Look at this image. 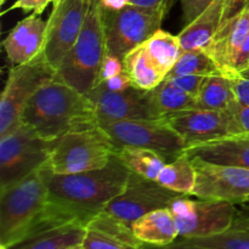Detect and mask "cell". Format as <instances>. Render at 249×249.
<instances>
[{
	"label": "cell",
	"instance_id": "obj_1",
	"mask_svg": "<svg viewBox=\"0 0 249 249\" xmlns=\"http://www.w3.org/2000/svg\"><path fill=\"white\" fill-rule=\"evenodd\" d=\"M49 201L33 233L66 225L88 224L124 191L130 170L116 155L101 169L77 174H56L44 167Z\"/></svg>",
	"mask_w": 249,
	"mask_h": 249
},
{
	"label": "cell",
	"instance_id": "obj_2",
	"mask_svg": "<svg viewBox=\"0 0 249 249\" xmlns=\"http://www.w3.org/2000/svg\"><path fill=\"white\" fill-rule=\"evenodd\" d=\"M21 123L41 139L56 141L66 134L97 126L99 118L88 95L53 77L29 100Z\"/></svg>",
	"mask_w": 249,
	"mask_h": 249
},
{
	"label": "cell",
	"instance_id": "obj_3",
	"mask_svg": "<svg viewBox=\"0 0 249 249\" xmlns=\"http://www.w3.org/2000/svg\"><path fill=\"white\" fill-rule=\"evenodd\" d=\"M48 201L44 168L0 190V246L11 248L28 238Z\"/></svg>",
	"mask_w": 249,
	"mask_h": 249
},
{
	"label": "cell",
	"instance_id": "obj_4",
	"mask_svg": "<svg viewBox=\"0 0 249 249\" xmlns=\"http://www.w3.org/2000/svg\"><path fill=\"white\" fill-rule=\"evenodd\" d=\"M107 51L102 6L99 0H92L82 33L56 70L55 77L89 95L99 84L100 68Z\"/></svg>",
	"mask_w": 249,
	"mask_h": 249
},
{
	"label": "cell",
	"instance_id": "obj_5",
	"mask_svg": "<svg viewBox=\"0 0 249 249\" xmlns=\"http://www.w3.org/2000/svg\"><path fill=\"white\" fill-rule=\"evenodd\" d=\"M118 148L100 125L66 134L55 141L46 167L56 174H77L106 167Z\"/></svg>",
	"mask_w": 249,
	"mask_h": 249
},
{
	"label": "cell",
	"instance_id": "obj_6",
	"mask_svg": "<svg viewBox=\"0 0 249 249\" xmlns=\"http://www.w3.org/2000/svg\"><path fill=\"white\" fill-rule=\"evenodd\" d=\"M55 141L41 139L23 124L0 138V190L45 167Z\"/></svg>",
	"mask_w": 249,
	"mask_h": 249
},
{
	"label": "cell",
	"instance_id": "obj_7",
	"mask_svg": "<svg viewBox=\"0 0 249 249\" xmlns=\"http://www.w3.org/2000/svg\"><path fill=\"white\" fill-rule=\"evenodd\" d=\"M55 74L56 71L46 61L43 53L34 60L14 66L9 71L0 96V138L21 124L22 113L29 100Z\"/></svg>",
	"mask_w": 249,
	"mask_h": 249
},
{
	"label": "cell",
	"instance_id": "obj_8",
	"mask_svg": "<svg viewBox=\"0 0 249 249\" xmlns=\"http://www.w3.org/2000/svg\"><path fill=\"white\" fill-rule=\"evenodd\" d=\"M102 14L107 50L123 60L160 29L167 12L130 4L118 11L102 9Z\"/></svg>",
	"mask_w": 249,
	"mask_h": 249
},
{
	"label": "cell",
	"instance_id": "obj_9",
	"mask_svg": "<svg viewBox=\"0 0 249 249\" xmlns=\"http://www.w3.org/2000/svg\"><path fill=\"white\" fill-rule=\"evenodd\" d=\"M99 125L108 134L117 148L124 146L147 148L165 160H175L187 148L181 136L164 119L101 122Z\"/></svg>",
	"mask_w": 249,
	"mask_h": 249
},
{
	"label": "cell",
	"instance_id": "obj_10",
	"mask_svg": "<svg viewBox=\"0 0 249 249\" xmlns=\"http://www.w3.org/2000/svg\"><path fill=\"white\" fill-rule=\"evenodd\" d=\"M92 0H56L46 21L43 55L57 70L82 33Z\"/></svg>",
	"mask_w": 249,
	"mask_h": 249
},
{
	"label": "cell",
	"instance_id": "obj_11",
	"mask_svg": "<svg viewBox=\"0 0 249 249\" xmlns=\"http://www.w3.org/2000/svg\"><path fill=\"white\" fill-rule=\"evenodd\" d=\"M181 196L185 195L130 172L124 191L109 202L105 212L133 228V224L141 216L156 209L169 208Z\"/></svg>",
	"mask_w": 249,
	"mask_h": 249
},
{
	"label": "cell",
	"instance_id": "obj_12",
	"mask_svg": "<svg viewBox=\"0 0 249 249\" xmlns=\"http://www.w3.org/2000/svg\"><path fill=\"white\" fill-rule=\"evenodd\" d=\"M197 181L194 196L241 204L249 198V169L194 160Z\"/></svg>",
	"mask_w": 249,
	"mask_h": 249
},
{
	"label": "cell",
	"instance_id": "obj_13",
	"mask_svg": "<svg viewBox=\"0 0 249 249\" xmlns=\"http://www.w3.org/2000/svg\"><path fill=\"white\" fill-rule=\"evenodd\" d=\"M89 99L96 109L99 123L112 121H138V119H163L156 109L150 91L131 87L124 91H109L97 84L91 90Z\"/></svg>",
	"mask_w": 249,
	"mask_h": 249
},
{
	"label": "cell",
	"instance_id": "obj_14",
	"mask_svg": "<svg viewBox=\"0 0 249 249\" xmlns=\"http://www.w3.org/2000/svg\"><path fill=\"white\" fill-rule=\"evenodd\" d=\"M187 147L238 135L228 111L194 108L165 117Z\"/></svg>",
	"mask_w": 249,
	"mask_h": 249
},
{
	"label": "cell",
	"instance_id": "obj_15",
	"mask_svg": "<svg viewBox=\"0 0 249 249\" xmlns=\"http://www.w3.org/2000/svg\"><path fill=\"white\" fill-rule=\"evenodd\" d=\"M237 214V204L196 197L189 215L175 219L179 238L196 240L225 232L232 226Z\"/></svg>",
	"mask_w": 249,
	"mask_h": 249
},
{
	"label": "cell",
	"instance_id": "obj_16",
	"mask_svg": "<svg viewBox=\"0 0 249 249\" xmlns=\"http://www.w3.org/2000/svg\"><path fill=\"white\" fill-rule=\"evenodd\" d=\"M46 21L40 15L31 14L19 21L2 41L7 58L14 66L27 63L43 53Z\"/></svg>",
	"mask_w": 249,
	"mask_h": 249
},
{
	"label": "cell",
	"instance_id": "obj_17",
	"mask_svg": "<svg viewBox=\"0 0 249 249\" xmlns=\"http://www.w3.org/2000/svg\"><path fill=\"white\" fill-rule=\"evenodd\" d=\"M249 34V17L242 11L233 18L221 24L216 36L206 49L225 77L232 78V67L241 45Z\"/></svg>",
	"mask_w": 249,
	"mask_h": 249
},
{
	"label": "cell",
	"instance_id": "obj_18",
	"mask_svg": "<svg viewBox=\"0 0 249 249\" xmlns=\"http://www.w3.org/2000/svg\"><path fill=\"white\" fill-rule=\"evenodd\" d=\"M185 152L190 158L212 164L249 169V135H232L190 146Z\"/></svg>",
	"mask_w": 249,
	"mask_h": 249
},
{
	"label": "cell",
	"instance_id": "obj_19",
	"mask_svg": "<svg viewBox=\"0 0 249 249\" xmlns=\"http://www.w3.org/2000/svg\"><path fill=\"white\" fill-rule=\"evenodd\" d=\"M224 1L225 0H213L194 21L185 24L178 34L182 51H204L208 48L223 23Z\"/></svg>",
	"mask_w": 249,
	"mask_h": 249
},
{
	"label": "cell",
	"instance_id": "obj_20",
	"mask_svg": "<svg viewBox=\"0 0 249 249\" xmlns=\"http://www.w3.org/2000/svg\"><path fill=\"white\" fill-rule=\"evenodd\" d=\"M133 232L142 245L165 246L179 238L177 221L169 208H160L141 216L133 224Z\"/></svg>",
	"mask_w": 249,
	"mask_h": 249
},
{
	"label": "cell",
	"instance_id": "obj_21",
	"mask_svg": "<svg viewBox=\"0 0 249 249\" xmlns=\"http://www.w3.org/2000/svg\"><path fill=\"white\" fill-rule=\"evenodd\" d=\"M123 67L133 87L145 91L153 90L167 77L148 56L143 45L138 46L124 56Z\"/></svg>",
	"mask_w": 249,
	"mask_h": 249
},
{
	"label": "cell",
	"instance_id": "obj_22",
	"mask_svg": "<svg viewBox=\"0 0 249 249\" xmlns=\"http://www.w3.org/2000/svg\"><path fill=\"white\" fill-rule=\"evenodd\" d=\"M87 229L66 225L43 231L9 249H70L83 243Z\"/></svg>",
	"mask_w": 249,
	"mask_h": 249
},
{
	"label": "cell",
	"instance_id": "obj_23",
	"mask_svg": "<svg viewBox=\"0 0 249 249\" xmlns=\"http://www.w3.org/2000/svg\"><path fill=\"white\" fill-rule=\"evenodd\" d=\"M156 181L178 194L194 196L197 181L194 160L186 152L181 153L175 160L165 163Z\"/></svg>",
	"mask_w": 249,
	"mask_h": 249
},
{
	"label": "cell",
	"instance_id": "obj_24",
	"mask_svg": "<svg viewBox=\"0 0 249 249\" xmlns=\"http://www.w3.org/2000/svg\"><path fill=\"white\" fill-rule=\"evenodd\" d=\"M150 95L156 109L163 119L179 112L198 108L196 97L185 92L168 79H164L158 87L151 90Z\"/></svg>",
	"mask_w": 249,
	"mask_h": 249
},
{
	"label": "cell",
	"instance_id": "obj_25",
	"mask_svg": "<svg viewBox=\"0 0 249 249\" xmlns=\"http://www.w3.org/2000/svg\"><path fill=\"white\" fill-rule=\"evenodd\" d=\"M142 45L148 56L165 75L172 71L182 53L179 36H173L162 28L158 29Z\"/></svg>",
	"mask_w": 249,
	"mask_h": 249
},
{
	"label": "cell",
	"instance_id": "obj_26",
	"mask_svg": "<svg viewBox=\"0 0 249 249\" xmlns=\"http://www.w3.org/2000/svg\"><path fill=\"white\" fill-rule=\"evenodd\" d=\"M237 100L231 78L225 75H208L197 96L198 108L226 111Z\"/></svg>",
	"mask_w": 249,
	"mask_h": 249
},
{
	"label": "cell",
	"instance_id": "obj_27",
	"mask_svg": "<svg viewBox=\"0 0 249 249\" xmlns=\"http://www.w3.org/2000/svg\"><path fill=\"white\" fill-rule=\"evenodd\" d=\"M117 156L131 173L151 180H157L158 174L167 163V160L155 151L133 146L118 148Z\"/></svg>",
	"mask_w": 249,
	"mask_h": 249
},
{
	"label": "cell",
	"instance_id": "obj_28",
	"mask_svg": "<svg viewBox=\"0 0 249 249\" xmlns=\"http://www.w3.org/2000/svg\"><path fill=\"white\" fill-rule=\"evenodd\" d=\"M192 241L220 249H249V215L238 213L232 226L228 231Z\"/></svg>",
	"mask_w": 249,
	"mask_h": 249
},
{
	"label": "cell",
	"instance_id": "obj_29",
	"mask_svg": "<svg viewBox=\"0 0 249 249\" xmlns=\"http://www.w3.org/2000/svg\"><path fill=\"white\" fill-rule=\"evenodd\" d=\"M224 75L215 61L203 50L182 51L181 56L167 75Z\"/></svg>",
	"mask_w": 249,
	"mask_h": 249
},
{
	"label": "cell",
	"instance_id": "obj_30",
	"mask_svg": "<svg viewBox=\"0 0 249 249\" xmlns=\"http://www.w3.org/2000/svg\"><path fill=\"white\" fill-rule=\"evenodd\" d=\"M87 229H92V230L100 231V232L105 233V235L109 236V237L114 238V240L119 241V242L124 243V245L129 246V247L134 249H141V247L143 246L135 237L131 226L126 225L125 223L118 220V219L112 216L111 214H108L105 211L97 214L88 224Z\"/></svg>",
	"mask_w": 249,
	"mask_h": 249
},
{
	"label": "cell",
	"instance_id": "obj_31",
	"mask_svg": "<svg viewBox=\"0 0 249 249\" xmlns=\"http://www.w3.org/2000/svg\"><path fill=\"white\" fill-rule=\"evenodd\" d=\"M82 247L83 249H134L92 229H87Z\"/></svg>",
	"mask_w": 249,
	"mask_h": 249
},
{
	"label": "cell",
	"instance_id": "obj_32",
	"mask_svg": "<svg viewBox=\"0 0 249 249\" xmlns=\"http://www.w3.org/2000/svg\"><path fill=\"white\" fill-rule=\"evenodd\" d=\"M238 135H249V106L235 100L228 109Z\"/></svg>",
	"mask_w": 249,
	"mask_h": 249
},
{
	"label": "cell",
	"instance_id": "obj_33",
	"mask_svg": "<svg viewBox=\"0 0 249 249\" xmlns=\"http://www.w3.org/2000/svg\"><path fill=\"white\" fill-rule=\"evenodd\" d=\"M165 79L172 82L173 84L177 85L181 90H184L187 94L192 95L197 99L199 95L201 88L203 85L204 75H192V74H181V75H167Z\"/></svg>",
	"mask_w": 249,
	"mask_h": 249
},
{
	"label": "cell",
	"instance_id": "obj_34",
	"mask_svg": "<svg viewBox=\"0 0 249 249\" xmlns=\"http://www.w3.org/2000/svg\"><path fill=\"white\" fill-rule=\"evenodd\" d=\"M123 72V60L107 51L106 56H105L104 61H102L101 68H100L99 83L105 82V80L109 79V78L114 77L117 74H121Z\"/></svg>",
	"mask_w": 249,
	"mask_h": 249
},
{
	"label": "cell",
	"instance_id": "obj_35",
	"mask_svg": "<svg viewBox=\"0 0 249 249\" xmlns=\"http://www.w3.org/2000/svg\"><path fill=\"white\" fill-rule=\"evenodd\" d=\"M182 10L185 24L194 21L203 10H206L213 0H179Z\"/></svg>",
	"mask_w": 249,
	"mask_h": 249
},
{
	"label": "cell",
	"instance_id": "obj_36",
	"mask_svg": "<svg viewBox=\"0 0 249 249\" xmlns=\"http://www.w3.org/2000/svg\"><path fill=\"white\" fill-rule=\"evenodd\" d=\"M56 0H16L10 7V10H22L24 12L41 15L50 2Z\"/></svg>",
	"mask_w": 249,
	"mask_h": 249
},
{
	"label": "cell",
	"instance_id": "obj_37",
	"mask_svg": "<svg viewBox=\"0 0 249 249\" xmlns=\"http://www.w3.org/2000/svg\"><path fill=\"white\" fill-rule=\"evenodd\" d=\"M249 70V34L241 45L232 67V78Z\"/></svg>",
	"mask_w": 249,
	"mask_h": 249
},
{
	"label": "cell",
	"instance_id": "obj_38",
	"mask_svg": "<svg viewBox=\"0 0 249 249\" xmlns=\"http://www.w3.org/2000/svg\"><path fill=\"white\" fill-rule=\"evenodd\" d=\"M141 249H220L212 246L202 245V243L195 242L192 240H185V238H178L173 243L165 246H150L143 245Z\"/></svg>",
	"mask_w": 249,
	"mask_h": 249
},
{
	"label": "cell",
	"instance_id": "obj_39",
	"mask_svg": "<svg viewBox=\"0 0 249 249\" xmlns=\"http://www.w3.org/2000/svg\"><path fill=\"white\" fill-rule=\"evenodd\" d=\"M231 80L238 101L249 106V78L243 74H238L231 78Z\"/></svg>",
	"mask_w": 249,
	"mask_h": 249
},
{
	"label": "cell",
	"instance_id": "obj_40",
	"mask_svg": "<svg viewBox=\"0 0 249 249\" xmlns=\"http://www.w3.org/2000/svg\"><path fill=\"white\" fill-rule=\"evenodd\" d=\"M248 5L249 0H225L224 1L223 23H225L229 19L233 18V17L240 15L242 11H245Z\"/></svg>",
	"mask_w": 249,
	"mask_h": 249
},
{
	"label": "cell",
	"instance_id": "obj_41",
	"mask_svg": "<svg viewBox=\"0 0 249 249\" xmlns=\"http://www.w3.org/2000/svg\"><path fill=\"white\" fill-rule=\"evenodd\" d=\"M99 84L104 85L109 91H124V90L133 87L130 79H129V77L124 72L121 73V74L114 75V77L109 78V79L105 80V82L99 83Z\"/></svg>",
	"mask_w": 249,
	"mask_h": 249
},
{
	"label": "cell",
	"instance_id": "obj_42",
	"mask_svg": "<svg viewBox=\"0 0 249 249\" xmlns=\"http://www.w3.org/2000/svg\"><path fill=\"white\" fill-rule=\"evenodd\" d=\"M173 0H130L131 5L168 12Z\"/></svg>",
	"mask_w": 249,
	"mask_h": 249
},
{
	"label": "cell",
	"instance_id": "obj_43",
	"mask_svg": "<svg viewBox=\"0 0 249 249\" xmlns=\"http://www.w3.org/2000/svg\"><path fill=\"white\" fill-rule=\"evenodd\" d=\"M102 9L109 11H118L130 5V0H99Z\"/></svg>",
	"mask_w": 249,
	"mask_h": 249
},
{
	"label": "cell",
	"instance_id": "obj_44",
	"mask_svg": "<svg viewBox=\"0 0 249 249\" xmlns=\"http://www.w3.org/2000/svg\"><path fill=\"white\" fill-rule=\"evenodd\" d=\"M237 209H238V213L247 214V215H249V198L247 201L243 202V203L237 204Z\"/></svg>",
	"mask_w": 249,
	"mask_h": 249
},
{
	"label": "cell",
	"instance_id": "obj_45",
	"mask_svg": "<svg viewBox=\"0 0 249 249\" xmlns=\"http://www.w3.org/2000/svg\"><path fill=\"white\" fill-rule=\"evenodd\" d=\"M70 249H83V247H82V245H79V246H75V247H72Z\"/></svg>",
	"mask_w": 249,
	"mask_h": 249
},
{
	"label": "cell",
	"instance_id": "obj_46",
	"mask_svg": "<svg viewBox=\"0 0 249 249\" xmlns=\"http://www.w3.org/2000/svg\"><path fill=\"white\" fill-rule=\"evenodd\" d=\"M242 74H243V75H246V77H248V78H249V70H248V71H246V72H243Z\"/></svg>",
	"mask_w": 249,
	"mask_h": 249
},
{
	"label": "cell",
	"instance_id": "obj_47",
	"mask_svg": "<svg viewBox=\"0 0 249 249\" xmlns=\"http://www.w3.org/2000/svg\"><path fill=\"white\" fill-rule=\"evenodd\" d=\"M246 12H247V15H248V17H249V5L247 7H246Z\"/></svg>",
	"mask_w": 249,
	"mask_h": 249
},
{
	"label": "cell",
	"instance_id": "obj_48",
	"mask_svg": "<svg viewBox=\"0 0 249 249\" xmlns=\"http://www.w3.org/2000/svg\"><path fill=\"white\" fill-rule=\"evenodd\" d=\"M0 249H9V248L5 247V246H0Z\"/></svg>",
	"mask_w": 249,
	"mask_h": 249
}]
</instances>
